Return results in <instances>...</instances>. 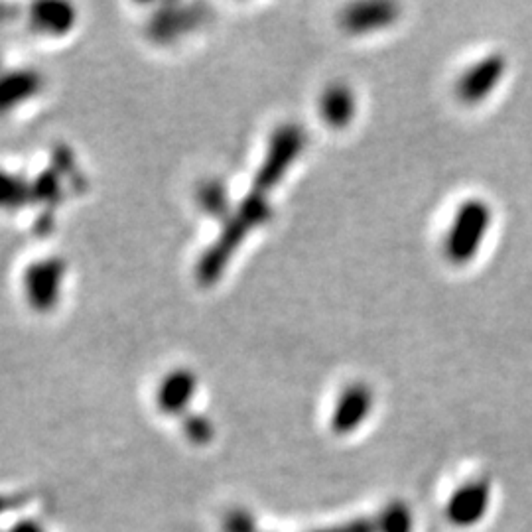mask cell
<instances>
[{"instance_id":"1","label":"cell","mask_w":532,"mask_h":532,"mask_svg":"<svg viewBox=\"0 0 532 532\" xmlns=\"http://www.w3.org/2000/svg\"><path fill=\"white\" fill-rule=\"evenodd\" d=\"M493 211L487 201L479 198L466 200L452 217L446 233L444 253L452 265L464 266L471 263L485 243L491 229Z\"/></svg>"},{"instance_id":"2","label":"cell","mask_w":532,"mask_h":532,"mask_svg":"<svg viewBox=\"0 0 532 532\" xmlns=\"http://www.w3.org/2000/svg\"><path fill=\"white\" fill-rule=\"evenodd\" d=\"M491 505V485L487 479H471L458 487L446 505V517L454 527L467 529L483 521Z\"/></svg>"},{"instance_id":"3","label":"cell","mask_w":532,"mask_h":532,"mask_svg":"<svg viewBox=\"0 0 532 532\" xmlns=\"http://www.w3.org/2000/svg\"><path fill=\"white\" fill-rule=\"evenodd\" d=\"M507 71V60L501 54H491L479 60L475 66L467 67L458 81V95L467 105L485 101L497 85L503 81Z\"/></svg>"},{"instance_id":"4","label":"cell","mask_w":532,"mask_h":532,"mask_svg":"<svg viewBox=\"0 0 532 532\" xmlns=\"http://www.w3.org/2000/svg\"><path fill=\"white\" fill-rule=\"evenodd\" d=\"M371 408V393L363 387L351 389L341 404L337 406L335 418H333V428L339 434H347L351 430H355L369 414Z\"/></svg>"},{"instance_id":"5","label":"cell","mask_w":532,"mask_h":532,"mask_svg":"<svg viewBox=\"0 0 532 532\" xmlns=\"http://www.w3.org/2000/svg\"><path fill=\"white\" fill-rule=\"evenodd\" d=\"M399 16V6L389 2L369 4L365 8H357V16L353 18V24L357 28H383L391 22H395Z\"/></svg>"},{"instance_id":"6","label":"cell","mask_w":532,"mask_h":532,"mask_svg":"<svg viewBox=\"0 0 532 532\" xmlns=\"http://www.w3.org/2000/svg\"><path fill=\"white\" fill-rule=\"evenodd\" d=\"M381 531L383 532H412L414 519L406 505L393 503L379 515Z\"/></svg>"},{"instance_id":"7","label":"cell","mask_w":532,"mask_h":532,"mask_svg":"<svg viewBox=\"0 0 532 532\" xmlns=\"http://www.w3.org/2000/svg\"><path fill=\"white\" fill-rule=\"evenodd\" d=\"M223 529H225V532H255L257 531V525H255V519L251 517V513L239 509V511H233L225 519Z\"/></svg>"},{"instance_id":"8","label":"cell","mask_w":532,"mask_h":532,"mask_svg":"<svg viewBox=\"0 0 532 532\" xmlns=\"http://www.w3.org/2000/svg\"><path fill=\"white\" fill-rule=\"evenodd\" d=\"M318 532H383L381 531V523H379V517L375 521H369V519H359V521H353V523H347V525H339V527H332V529H324V531Z\"/></svg>"},{"instance_id":"9","label":"cell","mask_w":532,"mask_h":532,"mask_svg":"<svg viewBox=\"0 0 532 532\" xmlns=\"http://www.w3.org/2000/svg\"><path fill=\"white\" fill-rule=\"evenodd\" d=\"M10 532H42V527L34 521H24V523H18Z\"/></svg>"}]
</instances>
